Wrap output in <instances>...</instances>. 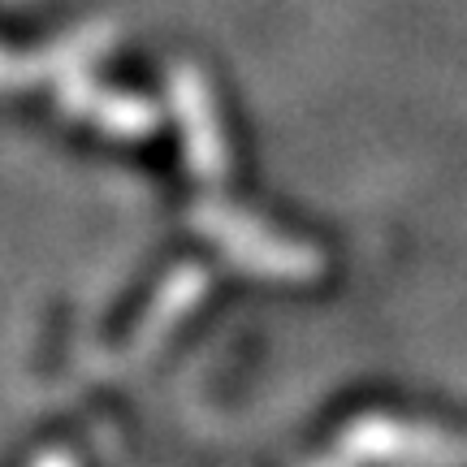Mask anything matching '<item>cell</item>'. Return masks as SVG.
I'll use <instances>...</instances> for the list:
<instances>
[{"label":"cell","instance_id":"1","mask_svg":"<svg viewBox=\"0 0 467 467\" xmlns=\"http://www.w3.org/2000/svg\"><path fill=\"white\" fill-rule=\"evenodd\" d=\"M203 230L221 234V247L230 251L238 265L255 268V273H277V277H303V273H317V255L290 243H273L265 234H251L247 225H234L221 217H200Z\"/></svg>","mask_w":467,"mask_h":467}]
</instances>
